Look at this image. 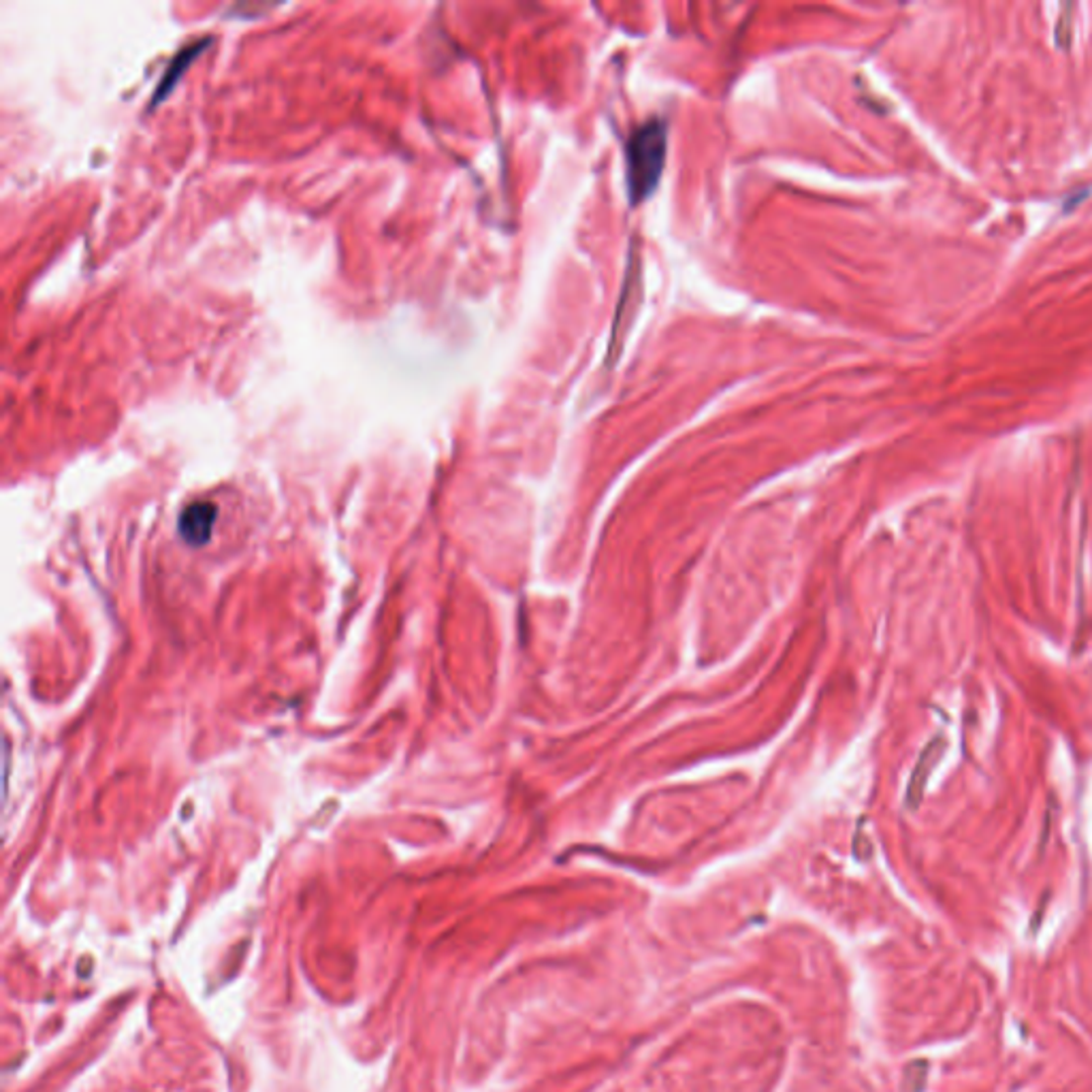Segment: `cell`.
<instances>
[{"label": "cell", "instance_id": "obj_1", "mask_svg": "<svg viewBox=\"0 0 1092 1092\" xmlns=\"http://www.w3.org/2000/svg\"><path fill=\"white\" fill-rule=\"evenodd\" d=\"M668 151V127L657 118L636 129L626 146V184L632 205L653 195Z\"/></svg>", "mask_w": 1092, "mask_h": 1092}, {"label": "cell", "instance_id": "obj_2", "mask_svg": "<svg viewBox=\"0 0 1092 1092\" xmlns=\"http://www.w3.org/2000/svg\"><path fill=\"white\" fill-rule=\"evenodd\" d=\"M218 517V508L210 502H195L182 510L177 521L179 536L184 538V543L190 546H203L210 543L214 525Z\"/></svg>", "mask_w": 1092, "mask_h": 1092}, {"label": "cell", "instance_id": "obj_3", "mask_svg": "<svg viewBox=\"0 0 1092 1092\" xmlns=\"http://www.w3.org/2000/svg\"><path fill=\"white\" fill-rule=\"evenodd\" d=\"M943 749H945V739L935 737L929 745H926L924 751L920 753L918 764H916L914 772H911V779H909V785H907V807L909 809H918V805L922 803L926 785H929V779H931V772L937 766Z\"/></svg>", "mask_w": 1092, "mask_h": 1092}, {"label": "cell", "instance_id": "obj_4", "mask_svg": "<svg viewBox=\"0 0 1092 1092\" xmlns=\"http://www.w3.org/2000/svg\"><path fill=\"white\" fill-rule=\"evenodd\" d=\"M210 44H212L210 39H199V41H195V44H190L188 48L177 51V56L171 60L169 68L164 71V75L160 79L156 94L151 96V105H158L164 99V96H167L177 86V81L182 79V75L186 73V68L201 56L203 50H207V46H210Z\"/></svg>", "mask_w": 1092, "mask_h": 1092}]
</instances>
